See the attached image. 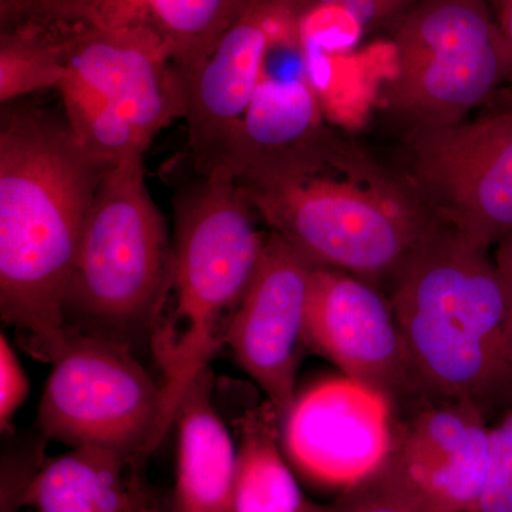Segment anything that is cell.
<instances>
[{"mask_svg": "<svg viewBox=\"0 0 512 512\" xmlns=\"http://www.w3.org/2000/svg\"><path fill=\"white\" fill-rule=\"evenodd\" d=\"M211 394L212 373L207 367L178 404L174 512H234L237 448Z\"/></svg>", "mask_w": 512, "mask_h": 512, "instance_id": "cell-15", "label": "cell"}, {"mask_svg": "<svg viewBox=\"0 0 512 512\" xmlns=\"http://www.w3.org/2000/svg\"><path fill=\"white\" fill-rule=\"evenodd\" d=\"M22 0H0V19L6 18L20 5Z\"/></svg>", "mask_w": 512, "mask_h": 512, "instance_id": "cell-27", "label": "cell"}, {"mask_svg": "<svg viewBox=\"0 0 512 512\" xmlns=\"http://www.w3.org/2000/svg\"><path fill=\"white\" fill-rule=\"evenodd\" d=\"M140 512H161L156 507H148V505L144 504L143 507H141Z\"/></svg>", "mask_w": 512, "mask_h": 512, "instance_id": "cell-28", "label": "cell"}, {"mask_svg": "<svg viewBox=\"0 0 512 512\" xmlns=\"http://www.w3.org/2000/svg\"><path fill=\"white\" fill-rule=\"evenodd\" d=\"M292 10L281 0H255L222 37L210 59L185 86L192 165L220 177L238 128L258 92L266 52Z\"/></svg>", "mask_w": 512, "mask_h": 512, "instance_id": "cell-13", "label": "cell"}, {"mask_svg": "<svg viewBox=\"0 0 512 512\" xmlns=\"http://www.w3.org/2000/svg\"><path fill=\"white\" fill-rule=\"evenodd\" d=\"M30 383L15 349L6 336H0V426L8 429L13 416L25 403Z\"/></svg>", "mask_w": 512, "mask_h": 512, "instance_id": "cell-25", "label": "cell"}, {"mask_svg": "<svg viewBox=\"0 0 512 512\" xmlns=\"http://www.w3.org/2000/svg\"><path fill=\"white\" fill-rule=\"evenodd\" d=\"M56 92L74 137L97 160L113 165L130 154L146 153L150 141L89 87L64 74Z\"/></svg>", "mask_w": 512, "mask_h": 512, "instance_id": "cell-20", "label": "cell"}, {"mask_svg": "<svg viewBox=\"0 0 512 512\" xmlns=\"http://www.w3.org/2000/svg\"><path fill=\"white\" fill-rule=\"evenodd\" d=\"M470 512H512V409L491 424L487 480Z\"/></svg>", "mask_w": 512, "mask_h": 512, "instance_id": "cell-23", "label": "cell"}, {"mask_svg": "<svg viewBox=\"0 0 512 512\" xmlns=\"http://www.w3.org/2000/svg\"><path fill=\"white\" fill-rule=\"evenodd\" d=\"M511 79L510 47L483 10L466 0H440L403 29L383 109L403 134L453 126Z\"/></svg>", "mask_w": 512, "mask_h": 512, "instance_id": "cell-6", "label": "cell"}, {"mask_svg": "<svg viewBox=\"0 0 512 512\" xmlns=\"http://www.w3.org/2000/svg\"><path fill=\"white\" fill-rule=\"evenodd\" d=\"M256 217L229 178L198 174L175 194L173 262L160 328L185 352H211L227 338L268 239Z\"/></svg>", "mask_w": 512, "mask_h": 512, "instance_id": "cell-5", "label": "cell"}, {"mask_svg": "<svg viewBox=\"0 0 512 512\" xmlns=\"http://www.w3.org/2000/svg\"><path fill=\"white\" fill-rule=\"evenodd\" d=\"M52 365L37 413L46 437L73 448H106L134 467L163 441V384L126 343L77 332Z\"/></svg>", "mask_w": 512, "mask_h": 512, "instance_id": "cell-7", "label": "cell"}, {"mask_svg": "<svg viewBox=\"0 0 512 512\" xmlns=\"http://www.w3.org/2000/svg\"><path fill=\"white\" fill-rule=\"evenodd\" d=\"M306 512H441L407 483L389 460L328 504L311 501Z\"/></svg>", "mask_w": 512, "mask_h": 512, "instance_id": "cell-22", "label": "cell"}, {"mask_svg": "<svg viewBox=\"0 0 512 512\" xmlns=\"http://www.w3.org/2000/svg\"><path fill=\"white\" fill-rule=\"evenodd\" d=\"M64 64L59 47L43 30L19 26L0 35V101L3 106L45 90H57Z\"/></svg>", "mask_w": 512, "mask_h": 512, "instance_id": "cell-21", "label": "cell"}, {"mask_svg": "<svg viewBox=\"0 0 512 512\" xmlns=\"http://www.w3.org/2000/svg\"><path fill=\"white\" fill-rule=\"evenodd\" d=\"M0 120V315L30 355L55 362L77 330L63 301L84 224L109 164L66 117L23 103Z\"/></svg>", "mask_w": 512, "mask_h": 512, "instance_id": "cell-1", "label": "cell"}, {"mask_svg": "<svg viewBox=\"0 0 512 512\" xmlns=\"http://www.w3.org/2000/svg\"><path fill=\"white\" fill-rule=\"evenodd\" d=\"M173 244L146 183L144 153L110 165L84 224L64 293L67 323L93 335L151 329L171 278Z\"/></svg>", "mask_w": 512, "mask_h": 512, "instance_id": "cell-4", "label": "cell"}, {"mask_svg": "<svg viewBox=\"0 0 512 512\" xmlns=\"http://www.w3.org/2000/svg\"><path fill=\"white\" fill-rule=\"evenodd\" d=\"M313 268L288 242L269 232L225 342L281 423L295 402Z\"/></svg>", "mask_w": 512, "mask_h": 512, "instance_id": "cell-12", "label": "cell"}, {"mask_svg": "<svg viewBox=\"0 0 512 512\" xmlns=\"http://www.w3.org/2000/svg\"><path fill=\"white\" fill-rule=\"evenodd\" d=\"M255 0H137L121 8L147 20L163 37L184 87Z\"/></svg>", "mask_w": 512, "mask_h": 512, "instance_id": "cell-19", "label": "cell"}, {"mask_svg": "<svg viewBox=\"0 0 512 512\" xmlns=\"http://www.w3.org/2000/svg\"><path fill=\"white\" fill-rule=\"evenodd\" d=\"M303 339L343 376L382 394L394 421L431 402L414 373L389 295L365 279L315 266Z\"/></svg>", "mask_w": 512, "mask_h": 512, "instance_id": "cell-10", "label": "cell"}, {"mask_svg": "<svg viewBox=\"0 0 512 512\" xmlns=\"http://www.w3.org/2000/svg\"><path fill=\"white\" fill-rule=\"evenodd\" d=\"M490 420L468 402H427L394 421L387 460L441 512H470L490 466Z\"/></svg>", "mask_w": 512, "mask_h": 512, "instance_id": "cell-14", "label": "cell"}, {"mask_svg": "<svg viewBox=\"0 0 512 512\" xmlns=\"http://www.w3.org/2000/svg\"><path fill=\"white\" fill-rule=\"evenodd\" d=\"M326 127L311 83L302 79L262 80L220 177L235 181L298 156Z\"/></svg>", "mask_w": 512, "mask_h": 512, "instance_id": "cell-16", "label": "cell"}, {"mask_svg": "<svg viewBox=\"0 0 512 512\" xmlns=\"http://www.w3.org/2000/svg\"><path fill=\"white\" fill-rule=\"evenodd\" d=\"M393 439L390 403L343 375L296 393L281 423L282 448L296 473L338 494L382 466Z\"/></svg>", "mask_w": 512, "mask_h": 512, "instance_id": "cell-11", "label": "cell"}, {"mask_svg": "<svg viewBox=\"0 0 512 512\" xmlns=\"http://www.w3.org/2000/svg\"><path fill=\"white\" fill-rule=\"evenodd\" d=\"M130 461L106 448L74 447L30 478L20 503L37 512H140V488L128 480Z\"/></svg>", "mask_w": 512, "mask_h": 512, "instance_id": "cell-17", "label": "cell"}, {"mask_svg": "<svg viewBox=\"0 0 512 512\" xmlns=\"http://www.w3.org/2000/svg\"><path fill=\"white\" fill-rule=\"evenodd\" d=\"M109 0H22L9 16L0 19L2 29L16 26L46 28L76 22L100 13Z\"/></svg>", "mask_w": 512, "mask_h": 512, "instance_id": "cell-24", "label": "cell"}, {"mask_svg": "<svg viewBox=\"0 0 512 512\" xmlns=\"http://www.w3.org/2000/svg\"><path fill=\"white\" fill-rule=\"evenodd\" d=\"M380 2H382V0H380Z\"/></svg>", "mask_w": 512, "mask_h": 512, "instance_id": "cell-30", "label": "cell"}, {"mask_svg": "<svg viewBox=\"0 0 512 512\" xmlns=\"http://www.w3.org/2000/svg\"><path fill=\"white\" fill-rule=\"evenodd\" d=\"M234 183L271 232L313 266L389 292L440 222L400 171L329 127L299 156Z\"/></svg>", "mask_w": 512, "mask_h": 512, "instance_id": "cell-2", "label": "cell"}, {"mask_svg": "<svg viewBox=\"0 0 512 512\" xmlns=\"http://www.w3.org/2000/svg\"><path fill=\"white\" fill-rule=\"evenodd\" d=\"M39 30L59 47L64 74L103 97L150 143L168 124L184 117L183 80L163 37L147 20L104 10Z\"/></svg>", "mask_w": 512, "mask_h": 512, "instance_id": "cell-9", "label": "cell"}, {"mask_svg": "<svg viewBox=\"0 0 512 512\" xmlns=\"http://www.w3.org/2000/svg\"><path fill=\"white\" fill-rule=\"evenodd\" d=\"M403 170L437 221L490 251L512 235V113L403 134Z\"/></svg>", "mask_w": 512, "mask_h": 512, "instance_id": "cell-8", "label": "cell"}, {"mask_svg": "<svg viewBox=\"0 0 512 512\" xmlns=\"http://www.w3.org/2000/svg\"><path fill=\"white\" fill-rule=\"evenodd\" d=\"M234 512H306L305 497L282 453L281 419L271 403L259 404L239 420Z\"/></svg>", "mask_w": 512, "mask_h": 512, "instance_id": "cell-18", "label": "cell"}, {"mask_svg": "<svg viewBox=\"0 0 512 512\" xmlns=\"http://www.w3.org/2000/svg\"><path fill=\"white\" fill-rule=\"evenodd\" d=\"M414 373L431 402L512 409V301L494 258L443 222L390 289Z\"/></svg>", "mask_w": 512, "mask_h": 512, "instance_id": "cell-3", "label": "cell"}, {"mask_svg": "<svg viewBox=\"0 0 512 512\" xmlns=\"http://www.w3.org/2000/svg\"><path fill=\"white\" fill-rule=\"evenodd\" d=\"M505 109L510 110V111H511V113H512V101H511V103H510V104H508V106H507V107H505Z\"/></svg>", "mask_w": 512, "mask_h": 512, "instance_id": "cell-29", "label": "cell"}, {"mask_svg": "<svg viewBox=\"0 0 512 512\" xmlns=\"http://www.w3.org/2000/svg\"><path fill=\"white\" fill-rule=\"evenodd\" d=\"M493 258L498 271L503 276L505 285H507L512 301V235L495 247Z\"/></svg>", "mask_w": 512, "mask_h": 512, "instance_id": "cell-26", "label": "cell"}]
</instances>
